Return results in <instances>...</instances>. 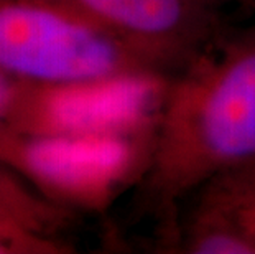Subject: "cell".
<instances>
[{
	"instance_id": "obj_7",
	"label": "cell",
	"mask_w": 255,
	"mask_h": 254,
	"mask_svg": "<svg viewBox=\"0 0 255 254\" xmlns=\"http://www.w3.org/2000/svg\"><path fill=\"white\" fill-rule=\"evenodd\" d=\"M183 248L194 254H255V241L229 210L206 197L184 231Z\"/></svg>"
},
{
	"instance_id": "obj_11",
	"label": "cell",
	"mask_w": 255,
	"mask_h": 254,
	"mask_svg": "<svg viewBox=\"0 0 255 254\" xmlns=\"http://www.w3.org/2000/svg\"><path fill=\"white\" fill-rule=\"evenodd\" d=\"M0 254H10L7 250H5V248L3 246H0Z\"/></svg>"
},
{
	"instance_id": "obj_1",
	"label": "cell",
	"mask_w": 255,
	"mask_h": 254,
	"mask_svg": "<svg viewBox=\"0 0 255 254\" xmlns=\"http://www.w3.org/2000/svg\"><path fill=\"white\" fill-rule=\"evenodd\" d=\"M255 15V0H249ZM255 164V20L175 74L145 195L163 215L193 192Z\"/></svg>"
},
{
	"instance_id": "obj_2",
	"label": "cell",
	"mask_w": 255,
	"mask_h": 254,
	"mask_svg": "<svg viewBox=\"0 0 255 254\" xmlns=\"http://www.w3.org/2000/svg\"><path fill=\"white\" fill-rule=\"evenodd\" d=\"M156 132L33 136L0 132V162L71 212H104L150 169Z\"/></svg>"
},
{
	"instance_id": "obj_9",
	"label": "cell",
	"mask_w": 255,
	"mask_h": 254,
	"mask_svg": "<svg viewBox=\"0 0 255 254\" xmlns=\"http://www.w3.org/2000/svg\"><path fill=\"white\" fill-rule=\"evenodd\" d=\"M23 81L0 69V132L8 126V119L17 104Z\"/></svg>"
},
{
	"instance_id": "obj_6",
	"label": "cell",
	"mask_w": 255,
	"mask_h": 254,
	"mask_svg": "<svg viewBox=\"0 0 255 254\" xmlns=\"http://www.w3.org/2000/svg\"><path fill=\"white\" fill-rule=\"evenodd\" d=\"M74 220L61 207L0 162V246L10 254H59L71 251L59 233Z\"/></svg>"
},
{
	"instance_id": "obj_4",
	"label": "cell",
	"mask_w": 255,
	"mask_h": 254,
	"mask_svg": "<svg viewBox=\"0 0 255 254\" xmlns=\"http://www.w3.org/2000/svg\"><path fill=\"white\" fill-rule=\"evenodd\" d=\"M173 74L128 71L59 83L23 81L7 131L33 136L156 132Z\"/></svg>"
},
{
	"instance_id": "obj_8",
	"label": "cell",
	"mask_w": 255,
	"mask_h": 254,
	"mask_svg": "<svg viewBox=\"0 0 255 254\" xmlns=\"http://www.w3.org/2000/svg\"><path fill=\"white\" fill-rule=\"evenodd\" d=\"M201 192L206 198L214 200L229 210L237 223L255 241V195H241V193L221 190L218 187H206Z\"/></svg>"
},
{
	"instance_id": "obj_3",
	"label": "cell",
	"mask_w": 255,
	"mask_h": 254,
	"mask_svg": "<svg viewBox=\"0 0 255 254\" xmlns=\"http://www.w3.org/2000/svg\"><path fill=\"white\" fill-rule=\"evenodd\" d=\"M0 69L36 83L158 71L116 36L50 0H0Z\"/></svg>"
},
{
	"instance_id": "obj_5",
	"label": "cell",
	"mask_w": 255,
	"mask_h": 254,
	"mask_svg": "<svg viewBox=\"0 0 255 254\" xmlns=\"http://www.w3.org/2000/svg\"><path fill=\"white\" fill-rule=\"evenodd\" d=\"M88 18L150 66L178 74L219 40L214 0H50Z\"/></svg>"
},
{
	"instance_id": "obj_10",
	"label": "cell",
	"mask_w": 255,
	"mask_h": 254,
	"mask_svg": "<svg viewBox=\"0 0 255 254\" xmlns=\"http://www.w3.org/2000/svg\"><path fill=\"white\" fill-rule=\"evenodd\" d=\"M208 187H218L226 192L242 193V195H255V164L237 172L234 175L224 177L218 182H213Z\"/></svg>"
}]
</instances>
